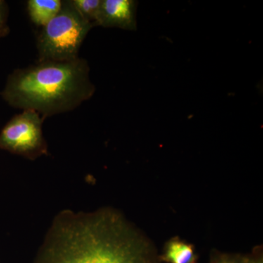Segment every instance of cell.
<instances>
[{
    "mask_svg": "<svg viewBox=\"0 0 263 263\" xmlns=\"http://www.w3.org/2000/svg\"><path fill=\"white\" fill-rule=\"evenodd\" d=\"M34 263H161L155 246L113 209L64 210L55 216Z\"/></svg>",
    "mask_w": 263,
    "mask_h": 263,
    "instance_id": "cell-1",
    "label": "cell"
},
{
    "mask_svg": "<svg viewBox=\"0 0 263 263\" xmlns=\"http://www.w3.org/2000/svg\"><path fill=\"white\" fill-rule=\"evenodd\" d=\"M88 62H38L8 76L1 96L15 108L32 110L43 118L78 108L94 95Z\"/></svg>",
    "mask_w": 263,
    "mask_h": 263,
    "instance_id": "cell-2",
    "label": "cell"
},
{
    "mask_svg": "<svg viewBox=\"0 0 263 263\" xmlns=\"http://www.w3.org/2000/svg\"><path fill=\"white\" fill-rule=\"evenodd\" d=\"M92 27L71 1L62 2L58 14L43 27L38 36L39 62L72 61L79 58L83 41Z\"/></svg>",
    "mask_w": 263,
    "mask_h": 263,
    "instance_id": "cell-3",
    "label": "cell"
},
{
    "mask_svg": "<svg viewBox=\"0 0 263 263\" xmlns=\"http://www.w3.org/2000/svg\"><path fill=\"white\" fill-rule=\"evenodd\" d=\"M44 119L37 112L24 110L15 116L0 133V148L34 160L48 153L43 137Z\"/></svg>",
    "mask_w": 263,
    "mask_h": 263,
    "instance_id": "cell-4",
    "label": "cell"
},
{
    "mask_svg": "<svg viewBox=\"0 0 263 263\" xmlns=\"http://www.w3.org/2000/svg\"><path fill=\"white\" fill-rule=\"evenodd\" d=\"M137 5L134 0H102L98 26L136 31Z\"/></svg>",
    "mask_w": 263,
    "mask_h": 263,
    "instance_id": "cell-5",
    "label": "cell"
},
{
    "mask_svg": "<svg viewBox=\"0 0 263 263\" xmlns=\"http://www.w3.org/2000/svg\"><path fill=\"white\" fill-rule=\"evenodd\" d=\"M160 259L165 263H197L198 255L192 243L173 238L165 243Z\"/></svg>",
    "mask_w": 263,
    "mask_h": 263,
    "instance_id": "cell-6",
    "label": "cell"
},
{
    "mask_svg": "<svg viewBox=\"0 0 263 263\" xmlns=\"http://www.w3.org/2000/svg\"><path fill=\"white\" fill-rule=\"evenodd\" d=\"M62 3L60 0H29L27 2L29 17L36 25L45 27L58 14Z\"/></svg>",
    "mask_w": 263,
    "mask_h": 263,
    "instance_id": "cell-7",
    "label": "cell"
},
{
    "mask_svg": "<svg viewBox=\"0 0 263 263\" xmlns=\"http://www.w3.org/2000/svg\"><path fill=\"white\" fill-rule=\"evenodd\" d=\"M71 3L86 22L93 27L98 26L102 0H72Z\"/></svg>",
    "mask_w": 263,
    "mask_h": 263,
    "instance_id": "cell-8",
    "label": "cell"
},
{
    "mask_svg": "<svg viewBox=\"0 0 263 263\" xmlns=\"http://www.w3.org/2000/svg\"><path fill=\"white\" fill-rule=\"evenodd\" d=\"M210 263H263V261L262 254L259 252L245 256L214 251L211 254Z\"/></svg>",
    "mask_w": 263,
    "mask_h": 263,
    "instance_id": "cell-9",
    "label": "cell"
},
{
    "mask_svg": "<svg viewBox=\"0 0 263 263\" xmlns=\"http://www.w3.org/2000/svg\"><path fill=\"white\" fill-rule=\"evenodd\" d=\"M7 5L5 2L0 0V38L8 33L7 26Z\"/></svg>",
    "mask_w": 263,
    "mask_h": 263,
    "instance_id": "cell-10",
    "label": "cell"
}]
</instances>
